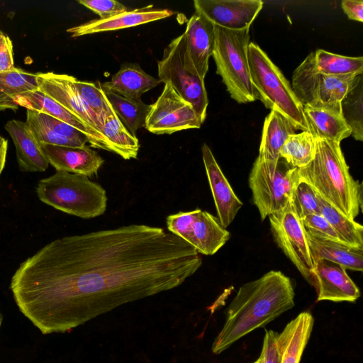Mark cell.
I'll return each mask as SVG.
<instances>
[{"label": "cell", "instance_id": "f35d334b", "mask_svg": "<svg viewBox=\"0 0 363 363\" xmlns=\"http://www.w3.org/2000/svg\"><path fill=\"white\" fill-rule=\"evenodd\" d=\"M277 335L278 333L273 330H265L262 350L258 358L260 363H280Z\"/></svg>", "mask_w": 363, "mask_h": 363}, {"label": "cell", "instance_id": "ab89813d", "mask_svg": "<svg viewBox=\"0 0 363 363\" xmlns=\"http://www.w3.org/2000/svg\"><path fill=\"white\" fill-rule=\"evenodd\" d=\"M14 67L12 41L6 34L0 31V72Z\"/></svg>", "mask_w": 363, "mask_h": 363}, {"label": "cell", "instance_id": "4316f807", "mask_svg": "<svg viewBox=\"0 0 363 363\" xmlns=\"http://www.w3.org/2000/svg\"><path fill=\"white\" fill-rule=\"evenodd\" d=\"M296 128L280 113L272 110L264 119L258 157L263 161L277 162L279 151L289 135Z\"/></svg>", "mask_w": 363, "mask_h": 363}, {"label": "cell", "instance_id": "9a60e30c", "mask_svg": "<svg viewBox=\"0 0 363 363\" xmlns=\"http://www.w3.org/2000/svg\"><path fill=\"white\" fill-rule=\"evenodd\" d=\"M36 79L39 91L101 133L98 118L86 105L74 86V77L48 72L36 73Z\"/></svg>", "mask_w": 363, "mask_h": 363}, {"label": "cell", "instance_id": "4dcf8cb0", "mask_svg": "<svg viewBox=\"0 0 363 363\" xmlns=\"http://www.w3.org/2000/svg\"><path fill=\"white\" fill-rule=\"evenodd\" d=\"M106 95L118 118L131 134L135 135L138 129L145 126L151 104H145L141 99H130L113 92Z\"/></svg>", "mask_w": 363, "mask_h": 363}, {"label": "cell", "instance_id": "f1b7e54d", "mask_svg": "<svg viewBox=\"0 0 363 363\" xmlns=\"http://www.w3.org/2000/svg\"><path fill=\"white\" fill-rule=\"evenodd\" d=\"M36 74L14 67L0 72V111H16L18 106L13 98L21 94L38 90Z\"/></svg>", "mask_w": 363, "mask_h": 363}, {"label": "cell", "instance_id": "52a82bcc", "mask_svg": "<svg viewBox=\"0 0 363 363\" xmlns=\"http://www.w3.org/2000/svg\"><path fill=\"white\" fill-rule=\"evenodd\" d=\"M298 179V169L291 167L283 159L269 162L256 158L248 182L253 203L262 220L288 206Z\"/></svg>", "mask_w": 363, "mask_h": 363}, {"label": "cell", "instance_id": "83f0119b", "mask_svg": "<svg viewBox=\"0 0 363 363\" xmlns=\"http://www.w3.org/2000/svg\"><path fill=\"white\" fill-rule=\"evenodd\" d=\"M315 73L332 76H357L363 74V57H348L318 49L307 55Z\"/></svg>", "mask_w": 363, "mask_h": 363}, {"label": "cell", "instance_id": "cb8c5ba5", "mask_svg": "<svg viewBox=\"0 0 363 363\" xmlns=\"http://www.w3.org/2000/svg\"><path fill=\"white\" fill-rule=\"evenodd\" d=\"M313 318L308 312H302L290 321L277 335L280 363H300L310 338Z\"/></svg>", "mask_w": 363, "mask_h": 363}, {"label": "cell", "instance_id": "3957f363", "mask_svg": "<svg viewBox=\"0 0 363 363\" xmlns=\"http://www.w3.org/2000/svg\"><path fill=\"white\" fill-rule=\"evenodd\" d=\"M316 142L315 156L308 165L298 169V177L332 206L354 220L362 208V184L350 174L340 143L325 139Z\"/></svg>", "mask_w": 363, "mask_h": 363}, {"label": "cell", "instance_id": "8d00e7d4", "mask_svg": "<svg viewBox=\"0 0 363 363\" xmlns=\"http://www.w3.org/2000/svg\"><path fill=\"white\" fill-rule=\"evenodd\" d=\"M301 221L306 233L310 235L319 239L343 243L328 220L321 214L308 215L302 218Z\"/></svg>", "mask_w": 363, "mask_h": 363}, {"label": "cell", "instance_id": "836d02e7", "mask_svg": "<svg viewBox=\"0 0 363 363\" xmlns=\"http://www.w3.org/2000/svg\"><path fill=\"white\" fill-rule=\"evenodd\" d=\"M363 77H355L353 85L341 101L343 118L351 130V135L358 141L363 140Z\"/></svg>", "mask_w": 363, "mask_h": 363}, {"label": "cell", "instance_id": "ffe728a7", "mask_svg": "<svg viewBox=\"0 0 363 363\" xmlns=\"http://www.w3.org/2000/svg\"><path fill=\"white\" fill-rule=\"evenodd\" d=\"M26 123L39 144L83 147L89 143L82 132L41 112L27 110Z\"/></svg>", "mask_w": 363, "mask_h": 363}, {"label": "cell", "instance_id": "484cf974", "mask_svg": "<svg viewBox=\"0 0 363 363\" xmlns=\"http://www.w3.org/2000/svg\"><path fill=\"white\" fill-rule=\"evenodd\" d=\"M306 237L313 261L323 259L342 265L346 269L362 271L363 248L316 238L307 233Z\"/></svg>", "mask_w": 363, "mask_h": 363}, {"label": "cell", "instance_id": "e0dca14e", "mask_svg": "<svg viewBox=\"0 0 363 363\" xmlns=\"http://www.w3.org/2000/svg\"><path fill=\"white\" fill-rule=\"evenodd\" d=\"M13 100L18 106L26 110L48 114L74 127L86 135L92 147L112 152L108 142L101 133L38 89L18 94Z\"/></svg>", "mask_w": 363, "mask_h": 363}, {"label": "cell", "instance_id": "7c38bea8", "mask_svg": "<svg viewBox=\"0 0 363 363\" xmlns=\"http://www.w3.org/2000/svg\"><path fill=\"white\" fill-rule=\"evenodd\" d=\"M201 125L193 106L169 82H166L162 94L151 104L145 128L150 133L160 135L199 128Z\"/></svg>", "mask_w": 363, "mask_h": 363}, {"label": "cell", "instance_id": "d6a6232c", "mask_svg": "<svg viewBox=\"0 0 363 363\" xmlns=\"http://www.w3.org/2000/svg\"><path fill=\"white\" fill-rule=\"evenodd\" d=\"M320 213L334 229L341 241L350 247L363 248V226L348 218L320 197Z\"/></svg>", "mask_w": 363, "mask_h": 363}, {"label": "cell", "instance_id": "ee69618b", "mask_svg": "<svg viewBox=\"0 0 363 363\" xmlns=\"http://www.w3.org/2000/svg\"><path fill=\"white\" fill-rule=\"evenodd\" d=\"M253 363H260V361H259V359H257L255 362H253Z\"/></svg>", "mask_w": 363, "mask_h": 363}, {"label": "cell", "instance_id": "2e32d148", "mask_svg": "<svg viewBox=\"0 0 363 363\" xmlns=\"http://www.w3.org/2000/svg\"><path fill=\"white\" fill-rule=\"evenodd\" d=\"M314 263L311 286L317 301L354 302L359 298V289L343 266L323 259H315Z\"/></svg>", "mask_w": 363, "mask_h": 363}, {"label": "cell", "instance_id": "d590c367", "mask_svg": "<svg viewBox=\"0 0 363 363\" xmlns=\"http://www.w3.org/2000/svg\"><path fill=\"white\" fill-rule=\"evenodd\" d=\"M291 203L301 220L308 215L321 214L320 196L312 186L300 179L294 189Z\"/></svg>", "mask_w": 363, "mask_h": 363}, {"label": "cell", "instance_id": "7402d4cb", "mask_svg": "<svg viewBox=\"0 0 363 363\" xmlns=\"http://www.w3.org/2000/svg\"><path fill=\"white\" fill-rule=\"evenodd\" d=\"M4 128L14 143L20 171L40 172L48 169L49 163L26 122L13 119L6 123Z\"/></svg>", "mask_w": 363, "mask_h": 363}, {"label": "cell", "instance_id": "44dd1931", "mask_svg": "<svg viewBox=\"0 0 363 363\" xmlns=\"http://www.w3.org/2000/svg\"><path fill=\"white\" fill-rule=\"evenodd\" d=\"M152 6L126 11L104 19H96L69 28L67 32L77 38L101 32L116 30L150 23L172 16L169 9H152Z\"/></svg>", "mask_w": 363, "mask_h": 363}, {"label": "cell", "instance_id": "603a6c76", "mask_svg": "<svg viewBox=\"0 0 363 363\" xmlns=\"http://www.w3.org/2000/svg\"><path fill=\"white\" fill-rule=\"evenodd\" d=\"M160 83L159 79L146 73L138 63L126 62L110 81L101 83V86L105 93L113 92L127 99H138Z\"/></svg>", "mask_w": 363, "mask_h": 363}, {"label": "cell", "instance_id": "277c9868", "mask_svg": "<svg viewBox=\"0 0 363 363\" xmlns=\"http://www.w3.org/2000/svg\"><path fill=\"white\" fill-rule=\"evenodd\" d=\"M36 193L43 203L82 218H96L106 210V190L85 175L57 171L38 182Z\"/></svg>", "mask_w": 363, "mask_h": 363}, {"label": "cell", "instance_id": "9c48e42d", "mask_svg": "<svg viewBox=\"0 0 363 363\" xmlns=\"http://www.w3.org/2000/svg\"><path fill=\"white\" fill-rule=\"evenodd\" d=\"M166 223L169 233L205 255H214L230 238L217 217L199 208L169 215Z\"/></svg>", "mask_w": 363, "mask_h": 363}, {"label": "cell", "instance_id": "8fae6325", "mask_svg": "<svg viewBox=\"0 0 363 363\" xmlns=\"http://www.w3.org/2000/svg\"><path fill=\"white\" fill-rule=\"evenodd\" d=\"M269 217L270 229L275 242L311 285L315 263L306 231L291 203Z\"/></svg>", "mask_w": 363, "mask_h": 363}, {"label": "cell", "instance_id": "e575fe53", "mask_svg": "<svg viewBox=\"0 0 363 363\" xmlns=\"http://www.w3.org/2000/svg\"><path fill=\"white\" fill-rule=\"evenodd\" d=\"M74 84L86 105L98 118L102 128L106 116L113 108L101 89V83L80 81L74 77Z\"/></svg>", "mask_w": 363, "mask_h": 363}, {"label": "cell", "instance_id": "5b68a950", "mask_svg": "<svg viewBox=\"0 0 363 363\" xmlns=\"http://www.w3.org/2000/svg\"><path fill=\"white\" fill-rule=\"evenodd\" d=\"M247 57L256 100H260L267 108L280 113L296 130L308 132L303 105L279 68L253 42L249 44Z\"/></svg>", "mask_w": 363, "mask_h": 363}, {"label": "cell", "instance_id": "d6986e66", "mask_svg": "<svg viewBox=\"0 0 363 363\" xmlns=\"http://www.w3.org/2000/svg\"><path fill=\"white\" fill-rule=\"evenodd\" d=\"M49 164L57 171L91 177L98 173L104 160L89 146L67 147L39 144Z\"/></svg>", "mask_w": 363, "mask_h": 363}, {"label": "cell", "instance_id": "b9f144b4", "mask_svg": "<svg viewBox=\"0 0 363 363\" xmlns=\"http://www.w3.org/2000/svg\"><path fill=\"white\" fill-rule=\"evenodd\" d=\"M8 149V140L0 136V175L5 167Z\"/></svg>", "mask_w": 363, "mask_h": 363}, {"label": "cell", "instance_id": "7bdbcfd3", "mask_svg": "<svg viewBox=\"0 0 363 363\" xmlns=\"http://www.w3.org/2000/svg\"><path fill=\"white\" fill-rule=\"evenodd\" d=\"M2 320H3V316H2V314L0 312V328H1V325Z\"/></svg>", "mask_w": 363, "mask_h": 363}, {"label": "cell", "instance_id": "ba28073f", "mask_svg": "<svg viewBox=\"0 0 363 363\" xmlns=\"http://www.w3.org/2000/svg\"><path fill=\"white\" fill-rule=\"evenodd\" d=\"M355 77L315 73L306 57L293 72L291 87L303 106L342 113L341 101L352 88Z\"/></svg>", "mask_w": 363, "mask_h": 363}, {"label": "cell", "instance_id": "30bf717a", "mask_svg": "<svg viewBox=\"0 0 363 363\" xmlns=\"http://www.w3.org/2000/svg\"><path fill=\"white\" fill-rule=\"evenodd\" d=\"M161 82H169L175 91L194 107L201 123L206 117L208 98L204 80L187 71L183 63V34L173 39L157 61Z\"/></svg>", "mask_w": 363, "mask_h": 363}, {"label": "cell", "instance_id": "6da1fadb", "mask_svg": "<svg viewBox=\"0 0 363 363\" xmlns=\"http://www.w3.org/2000/svg\"><path fill=\"white\" fill-rule=\"evenodd\" d=\"M201 265L199 253L178 236L130 224L51 241L20 264L9 289L43 334L67 333L178 287Z\"/></svg>", "mask_w": 363, "mask_h": 363}, {"label": "cell", "instance_id": "74e56055", "mask_svg": "<svg viewBox=\"0 0 363 363\" xmlns=\"http://www.w3.org/2000/svg\"><path fill=\"white\" fill-rule=\"evenodd\" d=\"M77 2L104 19L128 11L127 7L114 0H78Z\"/></svg>", "mask_w": 363, "mask_h": 363}, {"label": "cell", "instance_id": "d4e9b609", "mask_svg": "<svg viewBox=\"0 0 363 363\" xmlns=\"http://www.w3.org/2000/svg\"><path fill=\"white\" fill-rule=\"evenodd\" d=\"M308 132L315 140L325 139L340 144L351 136V130L341 113L332 110L303 106Z\"/></svg>", "mask_w": 363, "mask_h": 363}, {"label": "cell", "instance_id": "5bb4252c", "mask_svg": "<svg viewBox=\"0 0 363 363\" xmlns=\"http://www.w3.org/2000/svg\"><path fill=\"white\" fill-rule=\"evenodd\" d=\"M261 0H194L196 13L228 30L250 28L263 7Z\"/></svg>", "mask_w": 363, "mask_h": 363}, {"label": "cell", "instance_id": "1f68e13d", "mask_svg": "<svg viewBox=\"0 0 363 363\" xmlns=\"http://www.w3.org/2000/svg\"><path fill=\"white\" fill-rule=\"evenodd\" d=\"M317 142L309 133L302 131L289 136L280 149V158L293 168L308 165L316 153Z\"/></svg>", "mask_w": 363, "mask_h": 363}, {"label": "cell", "instance_id": "f546056e", "mask_svg": "<svg viewBox=\"0 0 363 363\" xmlns=\"http://www.w3.org/2000/svg\"><path fill=\"white\" fill-rule=\"evenodd\" d=\"M101 133L113 152L124 160L137 158L140 148L138 139L128 130L113 109L105 117Z\"/></svg>", "mask_w": 363, "mask_h": 363}, {"label": "cell", "instance_id": "7a4b0ae2", "mask_svg": "<svg viewBox=\"0 0 363 363\" xmlns=\"http://www.w3.org/2000/svg\"><path fill=\"white\" fill-rule=\"evenodd\" d=\"M295 293L290 278L271 270L242 285L227 311L224 325L211 350L218 354L252 330L267 325L294 306Z\"/></svg>", "mask_w": 363, "mask_h": 363}, {"label": "cell", "instance_id": "60d3db41", "mask_svg": "<svg viewBox=\"0 0 363 363\" xmlns=\"http://www.w3.org/2000/svg\"><path fill=\"white\" fill-rule=\"evenodd\" d=\"M341 7L347 18L363 22V1L360 0H342Z\"/></svg>", "mask_w": 363, "mask_h": 363}, {"label": "cell", "instance_id": "ac0fdd59", "mask_svg": "<svg viewBox=\"0 0 363 363\" xmlns=\"http://www.w3.org/2000/svg\"><path fill=\"white\" fill-rule=\"evenodd\" d=\"M201 152L217 218L223 227L226 228L233 222L243 203L235 194L211 150L205 143L201 147Z\"/></svg>", "mask_w": 363, "mask_h": 363}, {"label": "cell", "instance_id": "8992f818", "mask_svg": "<svg viewBox=\"0 0 363 363\" xmlns=\"http://www.w3.org/2000/svg\"><path fill=\"white\" fill-rule=\"evenodd\" d=\"M250 28L235 30L215 26L212 56L216 73L221 77L230 97L239 104L256 100L247 57Z\"/></svg>", "mask_w": 363, "mask_h": 363}, {"label": "cell", "instance_id": "4fadbf2b", "mask_svg": "<svg viewBox=\"0 0 363 363\" xmlns=\"http://www.w3.org/2000/svg\"><path fill=\"white\" fill-rule=\"evenodd\" d=\"M183 34V63L191 74L204 80L215 42V26L195 12Z\"/></svg>", "mask_w": 363, "mask_h": 363}]
</instances>
